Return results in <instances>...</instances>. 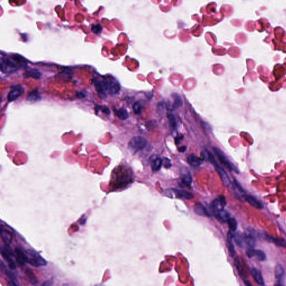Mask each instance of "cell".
<instances>
[{
    "label": "cell",
    "instance_id": "cell-1",
    "mask_svg": "<svg viewBox=\"0 0 286 286\" xmlns=\"http://www.w3.org/2000/svg\"><path fill=\"white\" fill-rule=\"evenodd\" d=\"M131 177L128 173L123 170H117L112 174L110 185L114 190L124 187L130 182Z\"/></svg>",
    "mask_w": 286,
    "mask_h": 286
},
{
    "label": "cell",
    "instance_id": "cell-2",
    "mask_svg": "<svg viewBox=\"0 0 286 286\" xmlns=\"http://www.w3.org/2000/svg\"><path fill=\"white\" fill-rule=\"evenodd\" d=\"M102 82L105 92L110 94H116L121 89L119 82L113 76L109 75L106 76Z\"/></svg>",
    "mask_w": 286,
    "mask_h": 286
},
{
    "label": "cell",
    "instance_id": "cell-3",
    "mask_svg": "<svg viewBox=\"0 0 286 286\" xmlns=\"http://www.w3.org/2000/svg\"><path fill=\"white\" fill-rule=\"evenodd\" d=\"M26 252L30 256V257H28V263L31 266L35 267H39L46 265V261L36 251L29 249L26 251Z\"/></svg>",
    "mask_w": 286,
    "mask_h": 286
},
{
    "label": "cell",
    "instance_id": "cell-4",
    "mask_svg": "<svg viewBox=\"0 0 286 286\" xmlns=\"http://www.w3.org/2000/svg\"><path fill=\"white\" fill-rule=\"evenodd\" d=\"M164 195L168 197L173 198V195L177 198L182 200H191L194 197V196L192 193L184 190H178L176 188H172L170 190H166L164 192Z\"/></svg>",
    "mask_w": 286,
    "mask_h": 286
},
{
    "label": "cell",
    "instance_id": "cell-5",
    "mask_svg": "<svg viewBox=\"0 0 286 286\" xmlns=\"http://www.w3.org/2000/svg\"><path fill=\"white\" fill-rule=\"evenodd\" d=\"M1 256L8 263V266L11 269H15L16 267L15 262L13 261V257L15 256V251L11 248L9 245H6L1 248Z\"/></svg>",
    "mask_w": 286,
    "mask_h": 286
},
{
    "label": "cell",
    "instance_id": "cell-6",
    "mask_svg": "<svg viewBox=\"0 0 286 286\" xmlns=\"http://www.w3.org/2000/svg\"><path fill=\"white\" fill-rule=\"evenodd\" d=\"M147 144V140L144 138L139 136L134 137L130 140L129 148L132 152L136 153L140 150L143 149L146 147Z\"/></svg>",
    "mask_w": 286,
    "mask_h": 286
},
{
    "label": "cell",
    "instance_id": "cell-7",
    "mask_svg": "<svg viewBox=\"0 0 286 286\" xmlns=\"http://www.w3.org/2000/svg\"><path fill=\"white\" fill-rule=\"evenodd\" d=\"M208 160L214 165L216 172L218 173V174L220 177L223 184L225 185L226 187H229L231 185L230 178L223 168L221 167L220 166L218 165V163L216 161L215 158L213 156V154L211 155L209 157Z\"/></svg>",
    "mask_w": 286,
    "mask_h": 286
},
{
    "label": "cell",
    "instance_id": "cell-8",
    "mask_svg": "<svg viewBox=\"0 0 286 286\" xmlns=\"http://www.w3.org/2000/svg\"><path fill=\"white\" fill-rule=\"evenodd\" d=\"M213 152L215 153L216 155L218 157V159L220 162L226 168L230 171L234 170L236 173H238V170L231 163L230 161L228 159V158L226 156L225 154L223 153L220 149H219L216 147H214L213 148Z\"/></svg>",
    "mask_w": 286,
    "mask_h": 286
},
{
    "label": "cell",
    "instance_id": "cell-9",
    "mask_svg": "<svg viewBox=\"0 0 286 286\" xmlns=\"http://www.w3.org/2000/svg\"><path fill=\"white\" fill-rule=\"evenodd\" d=\"M19 66L14 61L8 58H2L1 60V69L4 73H11L18 70Z\"/></svg>",
    "mask_w": 286,
    "mask_h": 286
},
{
    "label": "cell",
    "instance_id": "cell-10",
    "mask_svg": "<svg viewBox=\"0 0 286 286\" xmlns=\"http://www.w3.org/2000/svg\"><path fill=\"white\" fill-rule=\"evenodd\" d=\"M25 91L24 89L20 84L14 85L11 88L10 91L8 94V101H13L18 99L24 94Z\"/></svg>",
    "mask_w": 286,
    "mask_h": 286
},
{
    "label": "cell",
    "instance_id": "cell-11",
    "mask_svg": "<svg viewBox=\"0 0 286 286\" xmlns=\"http://www.w3.org/2000/svg\"><path fill=\"white\" fill-rule=\"evenodd\" d=\"M1 269L3 271L6 277V281L8 285L9 286H18V280L15 275L11 271L8 270L3 261L1 262Z\"/></svg>",
    "mask_w": 286,
    "mask_h": 286
},
{
    "label": "cell",
    "instance_id": "cell-12",
    "mask_svg": "<svg viewBox=\"0 0 286 286\" xmlns=\"http://www.w3.org/2000/svg\"><path fill=\"white\" fill-rule=\"evenodd\" d=\"M226 205V198L224 196H219L216 198L211 203V208L213 213L224 209Z\"/></svg>",
    "mask_w": 286,
    "mask_h": 286
},
{
    "label": "cell",
    "instance_id": "cell-13",
    "mask_svg": "<svg viewBox=\"0 0 286 286\" xmlns=\"http://www.w3.org/2000/svg\"><path fill=\"white\" fill-rule=\"evenodd\" d=\"M15 257L16 261L18 265L23 267L25 265L26 263H28V256L24 251L19 248L15 249Z\"/></svg>",
    "mask_w": 286,
    "mask_h": 286
},
{
    "label": "cell",
    "instance_id": "cell-14",
    "mask_svg": "<svg viewBox=\"0 0 286 286\" xmlns=\"http://www.w3.org/2000/svg\"><path fill=\"white\" fill-rule=\"evenodd\" d=\"M243 237L246 245L253 248L256 244V237L255 231L252 229H249L246 233H243Z\"/></svg>",
    "mask_w": 286,
    "mask_h": 286
},
{
    "label": "cell",
    "instance_id": "cell-15",
    "mask_svg": "<svg viewBox=\"0 0 286 286\" xmlns=\"http://www.w3.org/2000/svg\"><path fill=\"white\" fill-rule=\"evenodd\" d=\"M246 254L249 258H256L258 261H264L266 259V254L261 250L254 249L252 248H249L246 251Z\"/></svg>",
    "mask_w": 286,
    "mask_h": 286
},
{
    "label": "cell",
    "instance_id": "cell-16",
    "mask_svg": "<svg viewBox=\"0 0 286 286\" xmlns=\"http://www.w3.org/2000/svg\"><path fill=\"white\" fill-rule=\"evenodd\" d=\"M181 183L186 187H190L191 185L192 182V178L191 175L190 171L185 168L184 170H182L181 172L180 175Z\"/></svg>",
    "mask_w": 286,
    "mask_h": 286
},
{
    "label": "cell",
    "instance_id": "cell-17",
    "mask_svg": "<svg viewBox=\"0 0 286 286\" xmlns=\"http://www.w3.org/2000/svg\"><path fill=\"white\" fill-rule=\"evenodd\" d=\"M243 197L246 200L247 202H248L254 208L258 209H262L263 208V206L261 203V202L253 196L251 195H246V193L243 196Z\"/></svg>",
    "mask_w": 286,
    "mask_h": 286
},
{
    "label": "cell",
    "instance_id": "cell-18",
    "mask_svg": "<svg viewBox=\"0 0 286 286\" xmlns=\"http://www.w3.org/2000/svg\"><path fill=\"white\" fill-rule=\"evenodd\" d=\"M234 231L229 230L228 233L227 235V246H228V250H229V253L230 254L231 256H234L235 254V247L233 244V239L234 237Z\"/></svg>",
    "mask_w": 286,
    "mask_h": 286
},
{
    "label": "cell",
    "instance_id": "cell-19",
    "mask_svg": "<svg viewBox=\"0 0 286 286\" xmlns=\"http://www.w3.org/2000/svg\"><path fill=\"white\" fill-rule=\"evenodd\" d=\"M213 215L217 220L221 223H227L228 220L230 218V213L225 209L214 212Z\"/></svg>",
    "mask_w": 286,
    "mask_h": 286
},
{
    "label": "cell",
    "instance_id": "cell-20",
    "mask_svg": "<svg viewBox=\"0 0 286 286\" xmlns=\"http://www.w3.org/2000/svg\"><path fill=\"white\" fill-rule=\"evenodd\" d=\"M194 211L198 215L202 216H211V214L208 211V209L205 208V206L201 203H196L194 207Z\"/></svg>",
    "mask_w": 286,
    "mask_h": 286
},
{
    "label": "cell",
    "instance_id": "cell-21",
    "mask_svg": "<svg viewBox=\"0 0 286 286\" xmlns=\"http://www.w3.org/2000/svg\"><path fill=\"white\" fill-rule=\"evenodd\" d=\"M1 235L5 244L10 245V244H11L13 241V234L10 231L8 230V229L3 228L2 225L1 228Z\"/></svg>",
    "mask_w": 286,
    "mask_h": 286
},
{
    "label": "cell",
    "instance_id": "cell-22",
    "mask_svg": "<svg viewBox=\"0 0 286 286\" xmlns=\"http://www.w3.org/2000/svg\"><path fill=\"white\" fill-rule=\"evenodd\" d=\"M274 273H275V277H276V282H277V283L275 284L276 285H283V284L281 283V281L283 278L284 271L283 267L281 264H278L276 266Z\"/></svg>",
    "mask_w": 286,
    "mask_h": 286
},
{
    "label": "cell",
    "instance_id": "cell-23",
    "mask_svg": "<svg viewBox=\"0 0 286 286\" xmlns=\"http://www.w3.org/2000/svg\"><path fill=\"white\" fill-rule=\"evenodd\" d=\"M187 161L190 165L196 167H199L200 165H202L203 159L201 158H200L196 155L191 154L188 156L187 158Z\"/></svg>",
    "mask_w": 286,
    "mask_h": 286
},
{
    "label": "cell",
    "instance_id": "cell-24",
    "mask_svg": "<svg viewBox=\"0 0 286 286\" xmlns=\"http://www.w3.org/2000/svg\"><path fill=\"white\" fill-rule=\"evenodd\" d=\"M251 273L254 279L256 282V283L261 286L265 285L262 274H261V272L259 271L258 269H257L256 268H253L251 270Z\"/></svg>",
    "mask_w": 286,
    "mask_h": 286
},
{
    "label": "cell",
    "instance_id": "cell-25",
    "mask_svg": "<svg viewBox=\"0 0 286 286\" xmlns=\"http://www.w3.org/2000/svg\"><path fill=\"white\" fill-rule=\"evenodd\" d=\"M25 275L26 280L31 284L35 285L39 283L38 278L31 269H26L25 271Z\"/></svg>",
    "mask_w": 286,
    "mask_h": 286
},
{
    "label": "cell",
    "instance_id": "cell-26",
    "mask_svg": "<svg viewBox=\"0 0 286 286\" xmlns=\"http://www.w3.org/2000/svg\"><path fill=\"white\" fill-rule=\"evenodd\" d=\"M162 165L163 159L159 157H154V158L151 160V167L154 172L159 171L162 167Z\"/></svg>",
    "mask_w": 286,
    "mask_h": 286
},
{
    "label": "cell",
    "instance_id": "cell-27",
    "mask_svg": "<svg viewBox=\"0 0 286 286\" xmlns=\"http://www.w3.org/2000/svg\"><path fill=\"white\" fill-rule=\"evenodd\" d=\"M234 240L236 244L238 245V246L240 247L241 248H244L246 245L245 241L243 237V234L240 233H237L234 235Z\"/></svg>",
    "mask_w": 286,
    "mask_h": 286
},
{
    "label": "cell",
    "instance_id": "cell-28",
    "mask_svg": "<svg viewBox=\"0 0 286 286\" xmlns=\"http://www.w3.org/2000/svg\"><path fill=\"white\" fill-rule=\"evenodd\" d=\"M94 85L96 87L97 91L99 94V96L101 97H104L106 96V92L104 89V86L102 81H96L94 82Z\"/></svg>",
    "mask_w": 286,
    "mask_h": 286
},
{
    "label": "cell",
    "instance_id": "cell-29",
    "mask_svg": "<svg viewBox=\"0 0 286 286\" xmlns=\"http://www.w3.org/2000/svg\"><path fill=\"white\" fill-rule=\"evenodd\" d=\"M233 187L234 191L238 195H240L243 197V196L246 194L244 191L243 190L242 187H241L240 185H239V183L238 182V181H236L235 180H234V181H233Z\"/></svg>",
    "mask_w": 286,
    "mask_h": 286
},
{
    "label": "cell",
    "instance_id": "cell-30",
    "mask_svg": "<svg viewBox=\"0 0 286 286\" xmlns=\"http://www.w3.org/2000/svg\"><path fill=\"white\" fill-rule=\"evenodd\" d=\"M115 112L119 119L121 120H125L128 117V113L125 109L123 108L117 109L115 110Z\"/></svg>",
    "mask_w": 286,
    "mask_h": 286
},
{
    "label": "cell",
    "instance_id": "cell-31",
    "mask_svg": "<svg viewBox=\"0 0 286 286\" xmlns=\"http://www.w3.org/2000/svg\"><path fill=\"white\" fill-rule=\"evenodd\" d=\"M271 241H272L278 246L286 248V240L283 238L271 237Z\"/></svg>",
    "mask_w": 286,
    "mask_h": 286
},
{
    "label": "cell",
    "instance_id": "cell-32",
    "mask_svg": "<svg viewBox=\"0 0 286 286\" xmlns=\"http://www.w3.org/2000/svg\"><path fill=\"white\" fill-rule=\"evenodd\" d=\"M26 74L27 77H32L34 78H39L40 77L41 73L39 71L36 70L35 69H30L26 72Z\"/></svg>",
    "mask_w": 286,
    "mask_h": 286
},
{
    "label": "cell",
    "instance_id": "cell-33",
    "mask_svg": "<svg viewBox=\"0 0 286 286\" xmlns=\"http://www.w3.org/2000/svg\"><path fill=\"white\" fill-rule=\"evenodd\" d=\"M172 98L174 100V105H173V106H174L175 108H177L178 107L182 106V101L181 97H180L179 94H173L172 95Z\"/></svg>",
    "mask_w": 286,
    "mask_h": 286
},
{
    "label": "cell",
    "instance_id": "cell-34",
    "mask_svg": "<svg viewBox=\"0 0 286 286\" xmlns=\"http://www.w3.org/2000/svg\"><path fill=\"white\" fill-rule=\"evenodd\" d=\"M40 99V94H39L38 92L35 91L30 92L28 95V98H27V100L29 101H36Z\"/></svg>",
    "mask_w": 286,
    "mask_h": 286
},
{
    "label": "cell",
    "instance_id": "cell-35",
    "mask_svg": "<svg viewBox=\"0 0 286 286\" xmlns=\"http://www.w3.org/2000/svg\"><path fill=\"white\" fill-rule=\"evenodd\" d=\"M227 223H228V225L230 229V230L234 231V232L235 231L236 228H237V226H238L237 221L234 218H230L228 220Z\"/></svg>",
    "mask_w": 286,
    "mask_h": 286
},
{
    "label": "cell",
    "instance_id": "cell-36",
    "mask_svg": "<svg viewBox=\"0 0 286 286\" xmlns=\"http://www.w3.org/2000/svg\"><path fill=\"white\" fill-rule=\"evenodd\" d=\"M168 118L170 122V127L172 130H175L177 127V122L175 116L172 114H168Z\"/></svg>",
    "mask_w": 286,
    "mask_h": 286
},
{
    "label": "cell",
    "instance_id": "cell-37",
    "mask_svg": "<svg viewBox=\"0 0 286 286\" xmlns=\"http://www.w3.org/2000/svg\"><path fill=\"white\" fill-rule=\"evenodd\" d=\"M133 110L135 114H140L142 112V105L140 102H136L133 105Z\"/></svg>",
    "mask_w": 286,
    "mask_h": 286
},
{
    "label": "cell",
    "instance_id": "cell-38",
    "mask_svg": "<svg viewBox=\"0 0 286 286\" xmlns=\"http://www.w3.org/2000/svg\"><path fill=\"white\" fill-rule=\"evenodd\" d=\"M92 31L95 34H99L102 30L101 25L100 24H96L92 26Z\"/></svg>",
    "mask_w": 286,
    "mask_h": 286
},
{
    "label": "cell",
    "instance_id": "cell-39",
    "mask_svg": "<svg viewBox=\"0 0 286 286\" xmlns=\"http://www.w3.org/2000/svg\"><path fill=\"white\" fill-rule=\"evenodd\" d=\"M163 165H164V167L166 168H170L172 166L170 160L167 158H165L163 159Z\"/></svg>",
    "mask_w": 286,
    "mask_h": 286
},
{
    "label": "cell",
    "instance_id": "cell-40",
    "mask_svg": "<svg viewBox=\"0 0 286 286\" xmlns=\"http://www.w3.org/2000/svg\"><path fill=\"white\" fill-rule=\"evenodd\" d=\"M53 284V281L51 280H48V281H44L43 283L41 284V286H51Z\"/></svg>",
    "mask_w": 286,
    "mask_h": 286
},
{
    "label": "cell",
    "instance_id": "cell-41",
    "mask_svg": "<svg viewBox=\"0 0 286 286\" xmlns=\"http://www.w3.org/2000/svg\"><path fill=\"white\" fill-rule=\"evenodd\" d=\"M178 150L181 152H184L185 150H186V147H181V148H178Z\"/></svg>",
    "mask_w": 286,
    "mask_h": 286
},
{
    "label": "cell",
    "instance_id": "cell-42",
    "mask_svg": "<svg viewBox=\"0 0 286 286\" xmlns=\"http://www.w3.org/2000/svg\"><path fill=\"white\" fill-rule=\"evenodd\" d=\"M244 283H245V284L246 285V286H252V284H251L248 281H247V280H246V281L245 280V281H244Z\"/></svg>",
    "mask_w": 286,
    "mask_h": 286
}]
</instances>
